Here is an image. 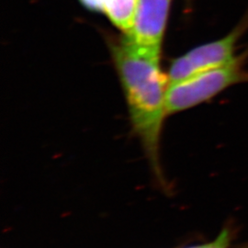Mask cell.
<instances>
[{
  "mask_svg": "<svg viewBox=\"0 0 248 248\" xmlns=\"http://www.w3.org/2000/svg\"><path fill=\"white\" fill-rule=\"evenodd\" d=\"M171 0H139L133 25L124 37L133 45L161 54Z\"/></svg>",
  "mask_w": 248,
  "mask_h": 248,
  "instance_id": "cell-4",
  "label": "cell"
},
{
  "mask_svg": "<svg viewBox=\"0 0 248 248\" xmlns=\"http://www.w3.org/2000/svg\"><path fill=\"white\" fill-rule=\"evenodd\" d=\"M139 0H108L104 14L110 22L127 34L133 25Z\"/></svg>",
  "mask_w": 248,
  "mask_h": 248,
  "instance_id": "cell-5",
  "label": "cell"
},
{
  "mask_svg": "<svg viewBox=\"0 0 248 248\" xmlns=\"http://www.w3.org/2000/svg\"><path fill=\"white\" fill-rule=\"evenodd\" d=\"M80 3L90 11L105 12L108 0H79Z\"/></svg>",
  "mask_w": 248,
  "mask_h": 248,
  "instance_id": "cell-7",
  "label": "cell"
},
{
  "mask_svg": "<svg viewBox=\"0 0 248 248\" xmlns=\"http://www.w3.org/2000/svg\"><path fill=\"white\" fill-rule=\"evenodd\" d=\"M248 29V14L228 34L219 40L195 47L176 58L169 67V85L234 61L238 57L236 54L238 42Z\"/></svg>",
  "mask_w": 248,
  "mask_h": 248,
  "instance_id": "cell-3",
  "label": "cell"
},
{
  "mask_svg": "<svg viewBox=\"0 0 248 248\" xmlns=\"http://www.w3.org/2000/svg\"><path fill=\"white\" fill-rule=\"evenodd\" d=\"M245 56L238 55L222 67L202 72L191 78L169 85L167 92L168 115L189 109L218 96L232 86L248 82L244 68Z\"/></svg>",
  "mask_w": 248,
  "mask_h": 248,
  "instance_id": "cell-2",
  "label": "cell"
},
{
  "mask_svg": "<svg viewBox=\"0 0 248 248\" xmlns=\"http://www.w3.org/2000/svg\"><path fill=\"white\" fill-rule=\"evenodd\" d=\"M231 241L230 230L228 228H224L212 241L181 248H231Z\"/></svg>",
  "mask_w": 248,
  "mask_h": 248,
  "instance_id": "cell-6",
  "label": "cell"
},
{
  "mask_svg": "<svg viewBox=\"0 0 248 248\" xmlns=\"http://www.w3.org/2000/svg\"><path fill=\"white\" fill-rule=\"evenodd\" d=\"M116 70L124 89L133 133L142 145L156 181L168 188L161 164V137L169 82L160 55L133 45L125 37L111 45Z\"/></svg>",
  "mask_w": 248,
  "mask_h": 248,
  "instance_id": "cell-1",
  "label": "cell"
}]
</instances>
